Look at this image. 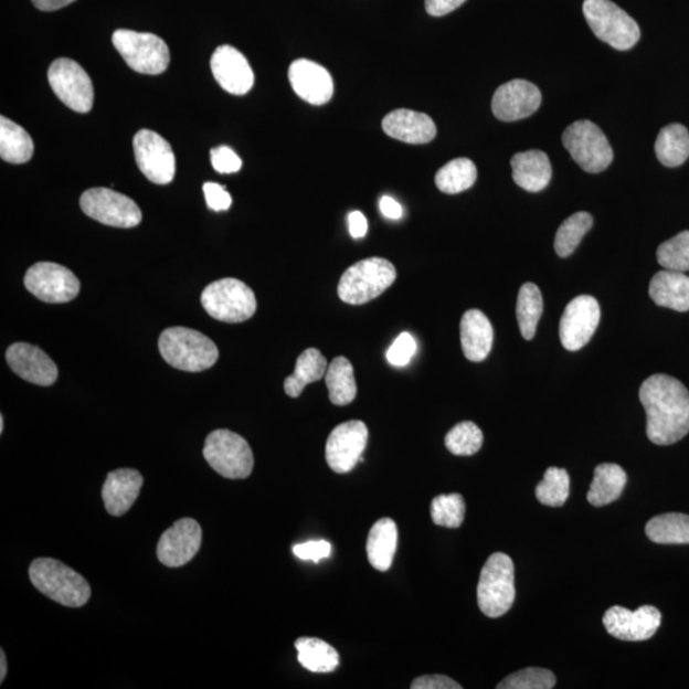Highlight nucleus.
Returning a JSON list of instances; mask_svg holds the SVG:
<instances>
[{
	"label": "nucleus",
	"mask_w": 689,
	"mask_h": 689,
	"mask_svg": "<svg viewBox=\"0 0 689 689\" xmlns=\"http://www.w3.org/2000/svg\"><path fill=\"white\" fill-rule=\"evenodd\" d=\"M627 484V474L619 465L602 464L594 473V480L587 494L590 505L603 507L617 500Z\"/></svg>",
	"instance_id": "c85d7f7f"
},
{
	"label": "nucleus",
	"mask_w": 689,
	"mask_h": 689,
	"mask_svg": "<svg viewBox=\"0 0 689 689\" xmlns=\"http://www.w3.org/2000/svg\"><path fill=\"white\" fill-rule=\"evenodd\" d=\"M541 105L540 89L524 80H513L499 86L491 100L495 117L502 121H516L530 117Z\"/></svg>",
	"instance_id": "6ab92c4d"
},
{
	"label": "nucleus",
	"mask_w": 689,
	"mask_h": 689,
	"mask_svg": "<svg viewBox=\"0 0 689 689\" xmlns=\"http://www.w3.org/2000/svg\"><path fill=\"white\" fill-rule=\"evenodd\" d=\"M80 206L88 218L108 226L129 229L142 220V212L134 200L108 188L86 191L81 195Z\"/></svg>",
	"instance_id": "9b49d317"
},
{
	"label": "nucleus",
	"mask_w": 689,
	"mask_h": 689,
	"mask_svg": "<svg viewBox=\"0 0 689 689\" xmlns=\"http://www.w3.org/2000/svg\"><path fill=\"white\" fill-rule=\"evenodd\" d=\"M380 209L382 215L390 220H400L402 216H404V210H402L401 204L398 201L391 199V197L389 195L382 197L380 202Z\"/></svg>",
	"instance_id": "603ef678"
},
{
	"label": "nucleus",
	"mask_w": 689,
	"mask_h": 689,
	"mask_svg": "<svg viewBox=\"0 0 689 689\" xmlns=\"http://www.w3.org/2000/svg\"><path fill=\"white\" fill-rule=\"evenodd\" d=\"M416 351V341L412 335L404 332L391 344L388 350L389 363L393 367H405L410 363V360L414 357Z\"/></svg>",
	"instance_id": "c03bdc74"
},
{
	"label": "nucleus",
	"mask_w": 689,
	"mask_h": 689,
	"mask_svg": "<svg viewBox=\"0 0 689 689\" xmlns=\"http://www.w3.org/2000/svg\"><path fill=\"white\" fill-rule=\"evenodd\" d=\"M466 0H425V10L433 18H442L462 7Z\"/></svg>",
	"instance_id": "8fccbe9b"
},
{
	"label": "nucleus",
	"mask_w": 689,
	"mask_h": 689,
	"mask_svg": "<svg viewBox=\"0 0 689 689\" xmlns=\"http://www.w3.org/2000/svg\"><path fill=\"white\" fill-rule=\"evenodd\" d=\"M368 437L363 422L350 421L336 426L326 443V459L331 470L347 474L354 469L362 462Z\"/></svg>",
	"instance_id": "2eb2a0df"
},
{
	"label": "nucleus",
	"mask_w": 689,
	"mask_h": 689,
	"mask_svg": "<svg viewBox=\"0 0 689 689\" xmlns=\"http://www.w3.org/2000/svg\"><path fill=\"white\" fill-rule=\"evenodd\" d=\"M204 199L209 209L212 211H226L232 208V195L225 190V187L218 183H204L203 184Z\"/></svg>",
	"instance_id": "de8ad7c7"
},
{
	"label": "nucleus",
	"mask_w": 689,
	"mask_h": 689,
	"mask_svg": "<svg viewBox=\"0 0 689 689\" xmlns=\"http://www.w3.org/2000/svg\"><path fill=\"white\" fill-rule=\"evenodd\" d=\"M555 686V676L543 668H528L513 672L500 682L498 689H551Z\"/></svg>",
	"instance_id": "37998d69"
},
{
	"label": "nucleus",
	"mask_w": 689,
	"mask_h": 689,
	"mask_svg": "<svg viewBox=\"0 0 689 689\" xmlns=\"http://www.w3.org/2000/svg\"><path fill=\"white\" fill-rule=\"evenodd\" d=\"M47 80L56 97L70 109L82 114L93 109V81L77 62L60 57L49 68Z\"/></svg>",
	"instance_id": "f8f14e48"
},
{
	"label": "nucleus",
	"mask_w": 689,
	"mask_h": 689,
	"mask_svg": "<svg viewBox=\"0 0 689 689\" xmlns=\"http://www.w3.org/2000/svg\"><path fill=\"white\" fill-rule=\"evenodd\" d=\"M483 432L473 422H463L447 433L445 445L456 456H473L483 446Z\"/></svg>",
	"instance_id": "ea45409f"
},
{
	"label": "nucleus",
	"mask_w": 689,
	"mask_h": 689,
	"mask_svg": "<svg viewBox=\"0 0 689 689\" xmlns=\"http://www.w3.org/2000/svg\"><path fill=\"white\" fill-rule=\"evenodd\" d=\"M601 307L595 298L581 295L565 307L560 324V339L564 349L577 351L592 340L598 322Z\"/></svg>",
	"instance_id": "dca6fc26"
},
{
	"label": "nucleus",
	"mask_w": 689,
	"mask_h": 689,
	"mask_svg": "<svg viewBox=\"0 0 689 689\" xmlns=\"http://www.w3.org/2000/svg\"><path fill=\"white\" fill-rule=\"evenodd\" d=\"M144 486V477L134 469H118L108 474L103 487L106 511L112 516H123L135 505Z\"/></svg>",
	"instance_id": "b1692460"
},
{
	"label": "nucleus",
	"mask_w": 689,
	"mask_h": 689,
	"mask_svg": "<svg viewBox=\"0 0 689 689\" xmlns=\"http://www.w3.org/2000/svg\"><path fill=\"white\" fill-rule=\"evenodd\" d=\"M465 512L466 505L462 495H442L432 500V520L438 527L458 529L464 522Z\"/></svg>",
	"instance_id": "a19ab883"
},
{
	"label": "nucleus",
	"mask_w": 689,
	"mask_h": 689,
	"mask_svg": "<svg viewBox=\"0 0 689 689\" xmlns=\"http://www.w3.org/2000/svg\"><path fill=\"white\" fill-rule=\"evenodd\" d=\"M7 676V658L4 650H0V682H4Z\"/></svg>",
	"instance_id": "5fc2aeb1"
},
{
	"label": "nucleus",
	"mask_w": 689,
	"mask_h": 689,
	"mask_svg": "<svg viewBox=\"0 0 689 689\" xmlns=\"http://www.w3.org/2000/svg\"><path fill=\"white\" fill-rule=\"evenodd\" d=\"M35 146L31 136L14 121L0 119V156L7 162L23 163L31 160Z\"/></svg>",
	"instance_id": "72a5a7b5"
},
{
	"label": "nucleus",
	"mask_w": 689,
	"mask_h": 689,
	"mask_svg": "<svg viewBox=\"0 0 689 689\" xmlns=\"http://www.w3.org/2000/svg\"><path fill=\"white\" fill-rule=\"evenodd\" d=\"M646 412V434L655 445L669 446L689 433V391L667 374L649 377L639 389Z\"/></svg>",
	"instance_id": "f257e3e1"
},
{
	"label": "nucleus",
	"mask_w": 689,
	"mask_h": 689,
	"mask_svg": "<svg viewBox=\"0 0 689 689\" xmlns=\"http://www.w3.org/2000/svg\"><path fill=\"white\" fill-rule=\"evenodd\" d=\"M516 315L522 338L534 339L540 317L543 315V297L536 284L527 283L521 286L517 297Z\"/></svg>",
	"instance_id": "c9c22d12"
},
{
	"label": "nucleus",
	"mask_w": 689,
	"mask_h": 689,
	"mask_svg": "<svg viewBox=\"0 0 689 689\" xmlns=\"http://www.w3.org/2000/svg\"><path fill=\"white\" fill-rule=\"evenodd\" d=\"M201 543L200 523L193 519L178 520L159 540V561L171 569L182 568L199 553Z\"/></svg>",
	"instance_id": "a211bd4d"
},
{
	"label": "nucleus",
	"mask_w": 689,
	"mask_h": 689,
	"mask_svg": "<svg viewBox=\"0 0 689 689\" xmlns=\"http://www.w3.org/2000/svg\"><path fill=\"white\" fill-rule=\"evenodd\" d=\"M594 225V219L587 212L573 213L564 223L558 229L554 250L558 256L565 258L579 247L582 237L586 235L590 229Z\"/></svg>",
	"instance_id": "4c0bfd02"
},
{
	"label": "nucleus",
	"mask_w": 689,
	"mask_h": 689,
	"mask_svg": "<svg viewBox=\"0 0 689 689\" xmlns=\"http://www.w3.org/2000/svg\"><path fill=\"white\" fill-rule=\"evenodd\" d=\"M76 0H32V3L40 11L52 12L61 10V8L67 7Z\"/></svg>",
	"instance_id": "864d4df0"
},
{
	"label": "nucleus",
	"mask_w": 689,
	"mask_h": 689,
	"mask_svg": "<svg viewBox=\"0 0 689 689\" xmlns=\"http://www.w3.org/2000/svg\"><path fill=\"white\" fill-rule=\"evenodd\" d=\"M4 431V416H0V433H3Z\"/></svg>",
	"instance_id": "6e6d98bb"
},
{
	"label": "nucleus",
	"mask_w": 689,
	"mask_h": 689,
	"mask_svg": "<svg viewBox=\"0 0 689 689\" xmlns=\"http://www.w3.org/2000/svg\"><path fill=\"white\" fill-rule=\"evenodd\" d=\"M478 170L475 163L466 158L455 159L441 168L436 174L438 190L446 194H458L470 190L477 182Z\"/></svg>",
	"instance_id": "e433bc0d"
},
{
	"label": "nucleus",
	"mask_w": 689,
	"mask_h": 689,
	"mask_svg": "<svg viewBox=\"0 0 689 689\" xmlns=\"http://www.w3.org/2000/svg\"><path fill=\"white\" fill-rule=\"evenodd\" d=\"M8 365L22 380L38 385H52L57 380V368L46 352L28 342L11 344L6 352Z\"/></svg>",
	"instance_id": "412c9836"
},
{
	"label": "nucleus",
	"mask_w": 689,
	"mask_h": 689,
	"mask_svg": "<svg viewBox=\"0 0 689 689\" xmlns=\"http://www.w3.org/2000/svg\"><path fill=\"white\" fill-rule=\"evenodd\" d=\"M211 163L220 174H233L242 169L243 162L230 147L220 146L211 150Z\"/></svg>",
	"instance_id": "a18cd8bd"
},
{
	"label": "nucleus",
	"mask_w": 689,
	"mask_h": 689,
	"mask_svg": "<svg viewBox=\"0 0 689 689\" xmlns=\"http://www.w3.org/2000/svg\"><path fill=\"white\" fill-rule=\"evenodd\" d=\"M459 338H462L465 358L470 362L479 363L488 358L494 347V327L483 311L467 310L459 325Z\"/></svg>",
	"instance_id": "393cba45"
},
{
	"label": "nucleus",
	"mask_w": 689,
	"mask_h": 689,
	"mask_svg": "<svg viewBox=\"0 0 689 689\" xmlns=\"http://www.w3.org/2000/svg\"><path fill=\"white\" fill-rule=\"evenodd\" d=\"M398 548V524L395 521L381 519L369 531L367 555L369 563L377 571L388 572L391 569Z\"/></svg>",
	"instance_id": "cd10ccee"
},
{
	"label": "nucleus",
	"mask_w": 689,
	"mask_h": 689,
	"mask_svg": "<svg viewBox=\"0 0 689 689\" xmlns=\"http://www.w3.org/2000/svg\"><path fill=\"white\" fill-rule=\"evenodd\" d=\"M662 268L686 273L689 271V232L679 233L664 242L656 253Z\"/></svg>",
	"instance_id": "79ce46f5"
},
{
	"label": "nucleus",
	"mask_w": 689,
	"mask_h": 689,
	"mask_svg": "<svg viewBox=\"0 0 689 689\" xmlns=\"http://www.w3.org/2000/svg\"><path fill=\"white\" fill-rule=\"evenodd\" d=\"M203 457L226 479H245L253 471L254 457L248 442L232 431L210 433L204 442Z\"/></svg>",
	"instance_id": "6e6552de"
},
{
	"label": "nucleus",
	"mask_w": 689,
	"mask_h": 689,
	"mask_svg": "<svg viewBox=\"0 0 689 689\" xmlns=\"http://www.w3.org/2000/svg\"><path fill=\"white\" fill-rule=\"evenodd\" d=\"M328 395L336 406H347L357 398L354 368L349 359L338 357L328 365L325 375Z\"/></svg>",
	"instance_id": "2f4dec72"
},
{
	"label": "nucleus",
	"mask_w": 689,
	"mask_h": 689,
	"mask_svg": "<svg viewBox=\"0 0 689 689\" xmlns=\"http://www.w3.org/2000/svg\"><path fill=\"white\" fill-rule=\"evenodd\" d=\"M211 71L218 84L229 94H248L254 85L251 64L234 46H219L211 57Z\"/></svg>",
	"instance_id": "aec40b11"
},
{
	"label": "nucleus",
	"mask_w": 689,
	"mask_h": 689,
	"mask_svg": "<svg viewBox=\"0 0 689 689\" xmlns=\"http://www.w3.org/2000/svg\"><path fill=\"white\" fill-rule=\"evenodd\" d=\"M29 576L41 594L70 608H80L92 597L86 579L53 558H38L30 565Z\"/></svg>",
	"instance_id": "f03ea898"
},
{
	"label": "nucleus",
	"mask_w": 689,
	"mask_h": 689,
	"mask_svg": "<svg viewBox=\"0 0 689 689\" xmlns=\"http://www.w3.org/2000/svg\"><path fill=\"white\" fill-rule=\"evenodd\" d=\"M603 623L608 634L622 642H646L659 629L661 613L653 605L634 612L617 605L605 612Z\"/></svg>",
	"instance_id": "f3484780"
},
{
	"label": "nucleus",
	"mask_w": 689,
	"mask_h": 689,
	"mask_svg": "<svg viewBox=\"0 0 689 689\" xmlns=\"http://www.w3.org/2000/svg\"><path fill=\"white\" fill-rule=\"evenodd\" d=\"M112 40L123 60L134 71L142 75L158 76L168 70L169 46L161 38L149 32L117 30Z\"/></svg>",
	"instance_id": "1a4fd4ad"
},
{
	"label": "nucleus",
	"mask_w": 689,
	"mask_h": 689,
	"mask_svg": "<svg viewBox=\"0 0 689 689\" xmlns=\"http://www.w3.org/2000/svg\"><path fill=\"white\" fill-rule=\"evenodd\" d=\"M515 597V565L510 555L491 554L484 564L478 584L481 613L489 618L502 617L512 608Z\"/></svg>",
	"instance_id": "39448f33"
},
{
	"label": "nucleus",
	"mask_w": 689,
	"mask_h": 689,
	"mask_svg": "<svg viewBox=\"0 0 689 689\" xmlns=\"http://www.w3.org/2000/svg\"><path fill=\"white\" fill-rule=\"evenodd\" d=\"M382 128L385 135L410 145L428 144L437 135V127L430 115L409 109L385 115Z\"/></svg>",
	"instance_id": "5701e85b"
},
{
	"label": "nucleus",
	"mask_w": 689,
	"mask_h": 689,
	"mask_svg": "<svg viewBox=\"0 0 689 689\" xmlns=\"http://www.w3.org/2000/svg\"><path fill=\"white\" fill-rule=\"evenodd\" d=\"M582 10L596 38L617 51H629L642 38L637 22L611 0H585Z\"/></svg>",
	"instance_id": "0eeeda50"
},
{
	"label": "nucleus",
	"mask_w": 689,
	"mask_h": 689,
	"mask_svg": "<svg viewBox=\"0 0 689 689\" xmlns=\"http://www.w3.org/2000/svg\"><path fill=\"white\" fill-rule=\"evenodd\" d=\"M166 362L184 372H202L215 365L219 349L206 335L187 327H170L159 339Z\"/></svg>",
	"instance_id": "7ed1b4c3"
},
{
	"label": "nucleus",
	"mask_w": 689,
	"mask_h": 689,
	"mask_svg": "<svg viewBox=\"0 0 689 689\" xmlns=\"http://www.w3.org/2000/svg\"><path fill=\"white\" fill-rule=\"evenodd\" d=\"M298 650V660L303 668L311 672H331L339 667L340 656L338 650L324 639L315 637H301L295 642Z\"/></svg>",
	"instance_id": "7c9ffc66"
},
{
	"label": "nucleus",
	"mask_w": 689,
	"mask_h": 689,
	"mask_svg": "<svg viewBox=\"0 0 689 689\" xmlns=\"http://www.w3.org/2000/svg\"><path fill=\"white\" fill-rule=\"evenodd\" d=\"M289 81L295 94L310 105H325L333 96L335 87L330 72L316 62L308 60L293 62Z\"/></svg>",
	"instance_id": "4be33fe9"
},
{
	"label": "nucleus",
	"mask_w": 689,
	"mask_h": 689,
	"mask_svg": "<svg viewBox=\"0 0 689 689\" xmlns=\"http://www.w3.org/2000/svg\"><path fill=\"white\" fill-rule=\"evenodd\" d=\"M655 305L677 311L689 310V277L664 268L653 277L649 287Z\"/></svg>",
	"instance_id": "bb28decb"
},
{
	"label": "nucleus",
	"mask_w": 689,
	"mask_h": 689,
	"mask_svg": "<svg viewBox=\"0 0 689 689\" xmlns=\"http://www.w3.org/2000/svg\"><path fill=\"white\" fill-rule=\"evenodd\" d=\"M327 369V360L321 351L315 348L303 351L294 373L284 382L286 395L293 399L299 398L309 383L324 379Z\"/></svg>",
	"instance_id": "c756f323"
},
{
	"label": "nucleus",
	"mask_w": 689,
	"mask_h": 689,
	"mask_svg": "<svg viewBox=\"0 0 689 689\" xmlns=\"http://www.w3.org/2000/svg\"><path fill=\"white\" fill-rule=\"evenodd\" d=\"M201 303L212 318L226 324L248 321L257 310L256 295L236 278L210 284L202 293Z\"/></svg>",
	"instance_id": "423d86ee"
},
{
	"label": "nucleus",
	"mask_w": 689,
	"mask_h": 689,
	"mask_svg": "<svg viewBox=\"0 0 689 689\" xmlns=\"http://www.w3.org/2000/svg\"><path fill=\"white\" fill-rule=\"evenodd\" d=\"M645 530L656 544H689V516L685 513L656 516Z\"/></svg>",
	"instance_id": "f704fd0d"
},
{
	"label": "nucleus",
	"mask_w": 689,
	"mask_h": 689,
	"mask_svg": "<svg viewBox=\"0 0 689 689\" xmlns=\"http://www.w3.org/2000/svg\"><path fill=\"white\" fill-rule=\"evenodd\" d=\"M350 234L354 240H362L368 232L367 218L360 211H352L348 216Z\"/></svg>",
	"instance_id": "3c124183"
},
{
	"label": "nucleus",
	"mask_w": 689,
	"mask_h": 689,
	"mask_svg": "<svg viewBox=\"0 0 689 689\" xmlns=\"http://www.w3.org/2000/svg\"><path fill=\"white\" fill-rule=\"evenodd\" d=\"M562 142L581 169L592 174L608 169L613 162L614 153L608 138L593 121H574L565 128Z\"/></svg>",
	"instance_id": "9d476101"
},
{
	"label": "nucleus",
	"mask_w": 689,
	"mask_h": 689,
	"mask_svg": "<svg viewBox=\"0 0 689 689\" xmlns=\"http://www.w3.org/2000/svg\"><path fill=\"white\" fill-rule=\"evenodd\" d=\"M512 178L522 190L538 193L545 190L552 179L548 155L539 150L516 153L511 160Z\"/></svg>",
	"instance_id": "a878e982"
},
{
	"label": "nucleus",
	"mask_w": 689,
	"mask_h": 689,
	"mask_svg": "<svg viewBox=\"0 0 689 689\" xmlns=\"http://www.w3.org/2000/svg\"><path fill=\"white\" fill-rule=\"evenodd\" d=\"M571 479L568 470L549 467L536 494L539 502L548 507H562L570 497Z\"/></svg>",
	"instance_id": "58836bf2"
},
{
	"label": "nucleus",
	"mask_w": 689,
	"mask_h": 689,
	"mask_svg": "<svg viewBox=\"0 0 689 689\" xmlns=\"http://www.w3.org/2000/svg\"><path fill=\"white\" fill-rule=\"evenodd\" d=\"M396 268L390 261L379 257L357 262L340 278L338 294L347 305L362 306L379 298L395 283Z\"/></svg>",
	"instance_id": "20e7f679"
},
{
	"label": "nucleus",
	"mask_w": 689,
	"mask_h": 689,
	"mask_svg": "<svg viewBox=\"0 0 689 689\" xmlns=\"http://www.w3.org/2000/svg\"><path fill=\"white\" fill-rule=\"evenodd\" d=\"M136 161L142 174L155 184H169L176 177V155L166 138L150 129L135 136Z\"/></svg>",
	"instance_id": "4468645a"
},
{
	"label": "nucleus",
	"mask_w": 689,
	"mask_h": 689,
	"mask_svg": "<svg viewBox=\"0 0 689 689\" xmlns=\"http://www.w3.org/2000/svg\"><path fill=\"white\" fill-rule=\"evenodd\" d=\"M412 689H462L456 680L447 676L434 675L423 676L413 680Z\"/></svg>",
	"instance_id": "09e8293b"
},
{
	"label": "nucleus",
	"mask_w": 689,
	"mask_h": 689,
	"mask_svg": "<svg viewBox=\"0 0 689 689\" xmlns=\"http://www.w3.org/2000/svg\"><path fill=\"white\" fill-rule=\"evenodd\" d=\"M293 553L301 561L318 563L319 561L326 560V558L331 555L332 545L326 540H310L305 544L294 545Z\"/></svg>",
	"instance_id": "49530a36"
},
{
	"label": "nucleus",
	"mask_w": 689,
	"mask_h": 689,
	"mask_svg": "<svg viewBox=\"0 0 689 689\" xmlns=\"http://www.w3.org/2000/svg\"><path fill=\"white\" fill-rule=\"evenodd\" d=\"M655 153L664 167L677 168L689 158V132L682 125H670L660 130Z\"/></svg>",
	"instance_id": "473e14b6"
},
{
	"label": "nucleus",
	"mask_w": 689,
	"mask_h": 689,
	"mask_svg": "<svg viewBox=\"0 0 689 689\" xmlns=\"http://www.w3.org/2000/svg\"><path fill=\"white\" fill-rule=\"evenodd\" d=\"M24 286L38 299L45 303H67L75 299L81 284L67 267L53 262H39L24 275Z\"/></svg>",
	"instance_id": "ddd939ff"
}]
</instances>
